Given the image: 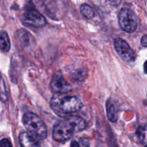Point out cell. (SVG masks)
<instances>
[{
	"label": "cell",
	"mask_w": 147,
	"mask_h": 147,
	"mask_svg": "<svg viewBox=\"0 0 147 147\" xmlns=\"http://www.w3.org/2000/svg\"><path fill=\"white\" fill-rule=\"evenodd\" d=\"M50 106L58 114H70L81 109V100L76 96H54L50 100Z\"/></svg>",
	"instance_id": "cell-1"
},
{
	"label": "cell",
	"mask_w": 147,
	"mask_h": 147,
	"mask_svg": "<svg viewBox=\"0 0 147 147\" xmlns=\"http://www.w3.org/2000/svg\"><path fill=\"white\" fill-rule=\"evenodd\" d=\"M22 123L28 133L37 139L43 140L47 138V126L37 114L32 112H27L22 117Z\"/></svg>",
	"instance_id": "cell-2"
},
{
	"label": "cell",
	"mask_w": 147,
	"mask_h": 147,
	"mask_svg": "<svg viewBox=\"0 0 147 147\" xmlns=\"http://www.w3.org/2000/svg\"><path fill=\"white\" fill-rule=\"evenodd\" d=\"M75 132L74 128L66 118L56 122L53 127V137L58 142H65L71 139Z\"/></svg>",
	"instance_id": "cell-3"
},
{
	"label": "cell",
	"mask_w": 147,
	"mask_h": 147,
	"mask_svg": "<svg viewBox=\"0 0 147 147\" xmlns=\"http://www.w3.org/2000/svg\"><path fill=\"white\" fill-rule=\"evenodd\" d=\"M119 23L121 28L126 32H134L138 26L136 14L129 8H122L119 14Z\"/></svg>",
	"instance_id": "cell-4"
},
{
	"label": "cell",
	"mask_w": 147,
	"mask_h": 147,
	"mask_svg": "<svg viewBox=\"0 0 147 147\" xmlns=\"http://www.w3.org/2000/svg\"><path fill=\"white\" fill-rule=\"evenodd\" d=\"M22 21L24 24L37 28L44 27L46 24V20L44 16L31 7H27L23 11Z\"/></svg>",
	"instance_id": "cell-5"
},
{
	"label": "cell",
	"mask_w": 147,
	"mask_h": 147,
	"mask_svg": "<svg viewBox=\"0 0 147 147\" xmlns=\"http://www.w3.org/2000/svg\"><path fill=\"white\" fill-rule=\"evenodd\" d=\"M114 47L118 54L124 61L127 63H133L135 61L136 58V53L124 40L120 37L115 39Z\"/></svg>",
	"instance_id": "cell-6"
},
{
	"label": "cell",
	"mask_w": 147,
	"mask_h": 147,
	"mask_svg": "<svg viewBox=\"0 0 147 147\" xmlns=\"http://www.w3.org/2000/svg\"><path fill=\"white\" fill-rule=\"evenodd\" d=\"M50 89L54 93H67L72 90V88L64 78L60 72H57L53 76L50 82Z\"/></svg>",
	"instance_id": "cell-7"
},
{
	"label": "cell",
	"mask_w": 147,
	"mask_h": 147,
	"mask_svg": "<svg viewBox=\"0 0 147 147\" xmlns=\"http://www.w3.org/2000/svg\"><path fill=\"white\" fill-rule=\"evenodd\" d=\"M19 142L22 147H40L37 139L28 132H21L19 136Z\"/></svg>",
	"instance_id": "cell-8"
},
{
	"label": "cell",
	"mask_w": 147,
	"mask_h": 147,
	"mask_svg": "<svg viewBox=\"0 0 147 147\" xmlns=\"http://www.w3.org/2000/svg\"><path fill=\"white\" fill-rule=\"evenodd\" d=\"M68 121L70 124L74 128V130L76 132H80L86 129L87 124L86 122L83 118L77 116H71L67 118Z\"/></svg>",
	"instance_id": "cell-9"
},
{
	"label": "cell",
	"mask_w": 147,
	"mask_h": 147,
	"mask_svg": "<svg viewBox=\"0 0 147 147\" xmlns=\"http://www.w3.org/2000/svg\"><path fill=\"white\" fill-rule=\"evenodd\" d=\"M106 112H107L108 119L110 121L116 122L119 119V112L116 104L112 101L111 99H109L106 103Z\"/></svg>",
	"instance_id": "cell-10"
},
{
	"label": "cell",
	"mask_w": 147,
	"mask_h": 147,
	"mask_svg": "<svg viewBox=\"0 0 147 147\" xmlns=\"http://www.w3.org/2000/svg\"><path fill=\"white\" fill-rule=\"evenodd\" d=\"M136 135L137 136L138 141L141 143L144 147H147V124L140 125L138 126L136 131Z\"/></svg>",
	"instance_id": "cell-11"
},
{
	"label": "cell",
	"mask_w": 147,
	"mask_h": 147,
	"mask_svg": "<svg viewBox=\"0 0 147 147\" xmlns=\"http://www.w3.org/2000/svg\"><path fill=\"white\" fill-rule=\"evenodd\" d=\"M11 47L9 37L5 31H0V50L3 53L9 51Z\"/></svg>",
	"instance_id": "cell-12"
},
{
	"label": "cell",
	"mask_w": 147,
	"mask_h": 147,
	"mask_svg": "<svg viewBox=\"0 0 147 147\" xmlns=\"http://www.w3.org/2000/svg\"><path fill=\"white\" fill-rule=\"evenodd\" d=\"M80 12L82 15L87 19H91L94 17L95 12L91 7L88 4H83L80 7Z\"/></svg>",
	"instance_id": "cell-13"
},
{
	"label": "cell",
	"mask_w": 147,
	"mask_h": 147,
	"mask_svg": "<svg viewBox=\"0 0 147 147\" xmlns=\"http://www.w3.org/2000/svg\"><path fill=\"white\" fill-rule=\"evenodd\" d=\"M0 100L2 102H6L7 100V90L4 80L1 76H0Z\"/></svg>",
	"instance_id": "cell-14"
},
{
	"label": "cell",
	"mask_w": 147,
	"mask_h": 147,
	"mask_svg": "<svg viewBox=\"0 0 147 147\" xmlns=\"http://www.w3.org/2000/svg\"><path fill=\"white\" fill-rule=\"evenodd\" d=\"M86 71L85 70H79L77 73L73 75V79L75 81H83L86 77Z\"/></svg>",
	"instance_id": "cell-15"
},
{
	"label": "cell",
	"mask_w": 147,
	"mask_h": 147,
	"mask_svg": "<svg viewBox=\"0 0 147 147\" xmlns=\"http://www.w3.org/2000/svg\"><path fill=\"white\" fill-rule=\"evenodd\" d=\"M0 147H13L8 139H2L0 141Z\"/></svg>",
	"instance_id": "cell-16"
},
{
	"label": "cell",
	"mask_w": 147,
	"mask_h": 147,
	"mask_svg": "<svg viewBox=\"0 0 147 147\" xmlns=\"http://www.w3.org/2000/svg\"><path fill=\"white\" fill-rule=\"evenodd\" d=\"M141 44L144 47H147V34H145L142 37V40H141Z\"/></svg>",
	"instance_id": "cell-17"
},
{
	"label": "cell",
	"mask_w": 147,
	"mask_h": 147,
	"mask_svg": "<svg viewBox=\"0 0 147 147\" xmlns=\"http://www.w3.org/2000/svg\"><path fill=\"white\" fill-rule=\"evenodd\" d=\"M70 147H80V146L77 142L73 141V142H72L71 144H70Z\"/></svg>",
	"instance_id": "cell-18"
},
{
	"label": "cell",
	"mask_w": 147,
	"mask_h": 147,
	"mask_svg": "<svg viewBox=\"0 0 147 147\" xmlns=\"http://www.w3.org/2000/svg\"><path fill=\"white\" fill-rule=\"evenodd\" d=\"M144 73L147 74V60L144 64Z\"/></svg>",
	"instance_id": "cell-19"
}]
</instances>
